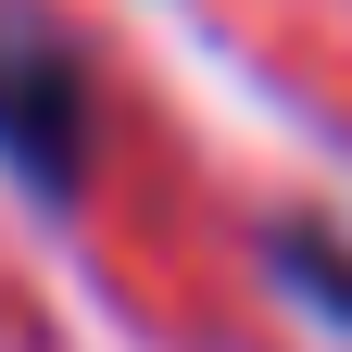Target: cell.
Returning a JSON list of instances; mask_svg holds the SVG:
<instances>
[{
  "label": "cell",
  "mask_w": 352,
  "mask_h": 352,
  "mask_svg": "<svg viewBox=\"0 0 352 352\" xmlns=\"http://www.w3.org/2000/svg\"><path fill=\"white\" fill-rule=\"evenodd\" d=\"M0 164L25 189H51V201L88 176V63L25 0H0Z\"/></svg>",
  "instance_id": "cell-1"
},
{
  "label": "cell",
  "mask_w": 352,
  "mask_h": 352,
  "mask_svg": "<svg viewBox=\"0 0 352 352\" xmlns=\"http://www.w3.org/2000/svg\"><path fill=\"white\" fill-rule=\"evenodd\" d=\"M264 252H277V289H302L327 327H352V239L327 227V214H277Z\"/></svg>",
  "instance_id": "cell-2"
}]
</instances>
